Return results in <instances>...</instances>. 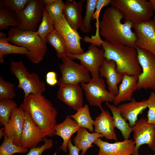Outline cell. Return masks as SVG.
I'll use <instances>...</instances> for the list:
<instances>
[{
  "label": "cell",
  "mask_w": 155,
  "mask_h": 155,
  "mask_svg": "<svg viewBox=\"0 0 155 155\" xmlns=\"http://www.w3.org/2000/svg\"><path fill=\"white\" fill-rule=\"evenodd\" d=\"M70 117L73 119L81 127L87 129L90 132H93L94 121L91 117L88 104L85 105L75 114L70 115Z\"/></svg>",
  "instance_id": "obj_27"
},
{
  "label": "cell",
  "mask_w": 155,
  "mask_h": 155,
  "mask_svg": "<svg viewBox=\"0 0 155 155\" xmlns=\"http://www.w3.org/2000/svg\"><path fill=\"white\" fill-rule=\"evenodd\" d=\"M46 39L47 42L55 49L59 58L61 59L67 56V52L65 44L55 29L48 35Z\"/></svg>",
  "instance_id": "obj_29"
},
{
  "label": "cell",
  "mask_w": 155,
  "mask_h": 155,
  "mask_svg": "<svg viewBox=\"0 0 155 155\" xmlns=\"http://www.w3.org/2000/svg\"><path fill=\"white\" fill-rule=\"evenodd\" d=\"M62 64L59 66L61 76L57 83L59 86L68 84L88 83L91 80L89 72L83 65L71 59L67 56L61 59Z\"/></svg>",
  "instance_id": "obj_7"
},
{
  "label": "cell",
  "mask_w": 155,
  "mask_h": 155,
  "mask_svg": "<svg viewBox=\"0 0 155 155\" xmlns=\"http://www.w3.org/2000/svg\"><path fill=\"white\" fill-rule=\"evenodd\" d=\"M83 1L67 0L64 3L63 14L65 19L70 26L76 31L80 27L83 19Z\"/></svg>",
  "instance_id": "obj_22"
},
{
  "label": "cell",
  "mask_w": 155,
  "mask_h": 155,
  "mask_svg": "<svg viewBox=\"0 0 155 155\" xmlns=\"http://www.w3.org/2000/svg\"><path fill=\"white\" fill-rule=\"evenodd\" d=\"M10 71L18 80L17 88L22 89L24 97L30 94H42L45 91L44 82L41 81L35 73H29L22 60L18 61L11 60Z\"/></svg>",
  "instance_id": "obj_6"
},
{
  "label": "cell",
  "mask_w": 155,
  "mask_h": 155,
  "mask_svg": "<svg viewBox=\"0 0 155 155\" xmlns=\"http://www.w3.org/2000/svg\"><path fill=\"white\" fill-rule=\"evenodd\" d=\"M55 29L54 21L49 16L44 8L40 23L36 32L42 40L46 44L48 35Z\"/></svg>",
  "instance_id": "obj_30"
},
{
  "label": "cell",
  "mask_w": 155,
  "mask_h": 155,
  "mask_svg": "<svg viewBox=\"0 0 155 155\" xmlns=\"http://www.w3.org/2000/svg\"><path fill=\"white\" fill-rule=\"evenodd\" d=\"M133 27L137 38L135 47L148 51L155 55V24L153 20L133 24Z\"/></svg>",
  "instance_id": "obj_14"
},
{
  "label": "cell",
  "mask_w": 155,
  "mask_h": 155,
  "mask_svg": "<svg viewBox=\"0 0 155 155\" xmlns=\"http://www.w3.org/2000/svg\"><path fill=\"white\" fill-rule=\"evenodd\" d=\"M25 111L24 125L22 132L21 146L28 149L37 147L46 136L40 127L34 121L29 113Z\"/></svg>",
  "instance_id": "obj_15"
},
{
  "label": "cell",
  "mask_w": 155,
  "mask_h": 155,
  "mask_svg": "<svg viewBox=\"0 0 155 155\" xmlns=\"http://www.w3.org/2000/svg\"><path fill=\"white\" fill-rule=\"evenodd\" d=\"M152 7L153 10L155 12V0H149Z\"/></svg>",
  "instance_id": "obj_45"
},
{
  "label": "cell",
  "mask_w": 155,
  "mask_h": 155,
  "mask_svg": "<svg viewBox=\"0 0 155 155\" xmlns=\"http://www.w3.org/2000/svg\"><path fill=\"white\" fill-rule=\"evenodd\" d=\"M7 37L0 38V63L4 62L5 55L11 54L24 55L28 53V51L22 47L11 44L9 43Z\"/></svg>",
  "instance_id": "obj_28"
},
{
  "label": "cell",
  "mask_w": 155,
  "mask_h": 155,
  "mask_svg": "<svg viewBox=\"0 0 155 155\" xmlns=\"http://www.w3.org/2000/svg\"><path fill=\"white\" fill-rule=\"evenodd\" d=\"M15 86L11 82L5 80L0 76V100L12 99L15 96Z\"/></svg>",
  "instance_id": "obj_37"
},
{
  "label": "cell",
  "mask_w": 155,
  "mask_h": 155,
  "mask_svg": "<svg viewBox=\"0 0 155 155\" xmlns=\"http://www.w3.org/2000/svg\"><path fill=\"white\" fill-rule=\"evenodd\" d=\"M57 0H44V5L51 4L56 1Z\"/></svg>",
  "instance_id": "obj_43"
},
{
  "label": "cell",
  "mask_w": 155,
  "mask_h": 155,
  "mask_svg": "<svg viewBox=\"0 0 155 155\" xmlns=\"http://www.w3.org/2000/svg\"><path fill=\"white\" fill-rule=\"evenodd\" d=\"M136 48L142 71L138 77L136 90L150 89L155 91V55L146 50Z\"/></svg>",
  "instance_id": "obj_8"
},
{
  "label": "cell",
  "mask_w": 155,
  "mask_h": 155,
  "mask_svg": "<svg viewBox=\"0 0 155 155\" xmlns=\"http://www.w3.org/2000/svg\"><path fill=\"white\" fill-rule=\"evenodd\" d=\"M94 144L99 148L98 155H130L133 154L135 147L134 141L129 139L111 143L99 138Z\"/></svg>",
  "instance_id": "obj_17"
},
{
  "label": "cell",
  "mask_w": 155,
  "mask_h": 155,
  "mask_svg": "<svg viewBox=\"0 0 155 155\" xmlns=\"http://www.w3.org/2000/svg\"><path fill=\"white\" fill-rule=\"evenodd\" d=\"M146 101L147 100L144 99L138 102L132 98L129 102L118 105L117 107L121 115L126 120L129 121L131 127L135 125L138 115L142 113L147 107Z\"/></svg>",
  "instance_id": "obj_21"
},
{
  "label": "cell",
  "mask_w": 155,
  "mask_h": 155,
  "mask_svg": "<svg viewBox=\"0 0 155 155\" xmlns=\"http://www.w3.org/2000/svg\"><path fill=\"white\" fill-rule=\"evenodd\" d=\"M100 109L101 113L94 121V132L102 134L106 139L117 141L113 117L108 111L103 108Z\"/></svg>",
  "instance_id": "obj_20"
},
{
  "label": "cell",
  "mask_w": 155,
  "mask_h": 155,
  "mask_svg": "<svg viewBox=\"0 0 155 155\" xmlns=\"http://www.w3.org/2000/svg\"><path fill=\"white\" fill-rule=\"evenodd\" d=\"M25 118V111L20 107L12 111L9 122L3 127L5 135L16 145L21 146V136Z\"/></svg>",
  "instance_id": "obj_18"
},
{
  "label": "cell",
  "mask_w": 155,
  "mask_h": 155,
  "mask_svg": "<svg viewBox=\"0 0 155 155\" xmlns=\"http://www.w3.org/2000/svg\"><path fill=\"white\" fill-rule=\"evenodd\" d=\"M147 121V118L140 119L131 127L135 144L133 155H140L139 148L144 144L148 145V147L155 151V124L148 123Z\"/></svg>",
  "instance_id": "obj_11"
},
{
  "label": "cell",
  "mask_w": 155,
  "mask_h": 155,
  "mask_svg": "<svg viewBox=\"0 0 155 155\" xmlns=\"http://www.w3.org/2000/svg\"><path fill=\"white\" fill-rule=\"evenodd\" d=\"M155 155V154H153V155Z\"/></svg>",
  "instance_id": "obj_47"
},
{
  "label": "cell",
  "mask_w": 155,
  "mask_h": 155,
  "mask_svg": "<svg viewBox=\"0 0 155 155\" xmlns=\"http://www.w3.org/2000/svg\"><path fill=\"white\" fill-rule=\"evenodd\" d=\"M97 0H87L85 15L80 27L83 33H87L92 30L91 20L95 11Z\"/></svg>",
  "instance_id": "obj_31"
},
{
  "label": "cell",
  "mask_w": 155,
  "mask_h": 155,
  "mask_svg": "<svg viewBox=\"0 0 155 155\" xmlns=\"http://www.w3.org/2000/svg\"><path fill=\"white\" fill-rule=\"evenodd\" d=\"M18 26V21L16 13L4 8H0V31L7 29L9 26L17 27Z\"/></svg>",
  "instance_id": "obj_32"
},
{
  "label": "cell",
  "mask_w": 155,
  "mask_h": 155,
  "mask_svg": "<svg viewBox=\"0 0 155 155\" xmlns=\"http://www.w3.org/2000/svg\"><path fill=\"white\" fill-rule=\"evenodd\" d=\"M153 20L155 24V13L154 15V17H153Z\"/></svg>",
  "instance_id": "obj_46"
},
{
  "label": "cell",
  "mask_w": 155,
  "mask_h": 155,
  "mask_svg": "<svg viewBox=\"0 0 155 155\" xmlns=\"http://www.w3.org/2000/svg\"><path fill=\"white\" fill-rule=\"evenodd\" d=\"M19 107L29 113L46 136L51 137L55 135L57 112L42 94H32L24 97Z\"/></svg>",
  "instance_id": "obj_2"
},
{
  "label": "cell",
  "mask_w": 155,
  "mask_h": 155,
  "mask_svg": "<svg viewBox=\"0 0 155 155\" xmlns=\"http://www.w3.org/2000/svg\"><path fill=\"white\" fill-rule=\"evenodd\" d=\"M28 0H1L0 1V7L17 13L24 8Z\"/></svg>",
  "instance_id": "obj_38"
},
{
  "label": "cell",
  "mask_w": 155,
  "mask_h": 155,
  "mask_svg": "<svg viewBox=\"0 0 155 155\" xmlns=\"http://www.w3.org/2000/svg\"><path fill=\"white\" fill-rule=\"evenodd\" d=\"M124 18L123 14L117 8L111 6L107 8L100 22V35L111 44L136 47V37L131 29L133 24L127 20L122 23Z\"/></svg>",
  "instance_id": "obj_1"
},
{
  "label": "cell",
  "mask_w": 155,
  "mask_h": 155,
  "mask_svg": "<svg viewBox=\"0 0 155 155\" xmlns=\"http://www.w3.org/2000/svg\"><path fill=\"white\" fill-rule=\"evenodd\" d=\"M82 89L79 84L61 85L59 86L57 97L77 111L83 106Z\"/></svg>",
  "instance_id": "obj_16"
},
{
  "label": "cell",
  "mask_w": 155,
  "mask_h": 155,
  "mask_svg": "<svg viewBox=\"0 0 155 155\" xmlns=\"http://www.w3.org/2000/svg\"><path fill=\"white\" fill-rule=\"evenodd\" d=\"M17 107L16 103L12 99L0 101V122L3 127L8 123L13 110Z\"/></svg>",
  "instance_id": "obj_34"
},
{
  "label": "cell",
  "mask_w": 155,
  "mask_h": 155,
  "mask_svg": "<svg viewBox=\"0 0 155 155\" xmlns=\"http://www.w3.org/2000/svg\"><path fill=\"white\" fill-rule=\"evenodd\" d=\"M106 104L112 113L115 127L121 131L124 140L128 139L132 132V127L122 116L117 107L110 104L108 102H106Z\"/></svg>",
  "instance_id": "obj_26"
},
{
  "label": "cell",
  "mask_w": 155,
  "mask_h": 155,
  "mask_svg": "<svg viewBox=\"0 0 155 155\" xmlns=\"http://www.w3.org/2000/svg\"><path fill=\"white\" fill-rule=\"evenodd\" d=\"M111 0H97L95 11L92 16V20L96 19V32L94 35L89 38L90 42L93 44H100L102 40L99 34V14L101 9L104 6H106L110 4Z\"/></svg>",
  "instance_id": "obj_33"
},
{
  "label": "cell",
  "mask_w": 155,
  "mask_h": 155,
  "mask_svg": "<svg viewBox=\"0 0 155 155\" xmlns=\"http://www.w3.org/2000/svg\"><path fill=\"white\" fill-rule=\"evenodd\" d=\"M111 7L118 9L123 14L125 20L133 24L151 20L154 15L152 5L146 0H111Z\"/></svg>",
  "instance_id": "obj_5"
},
{
  "label": "cell",
  "mask_w": 155,
  "mask_h": 155,
  "mask_svg": "<svg viewBox=\"0 0 155 155\" xmlns=\"http://www.w3.org/2000/svg\"><path fill=\"white\" fill-rule=\"evenodd\" d=\"M7 38L9 42L23 47L28 51L26 57L32 63H39L44 59L47 47L36 31L23 30L18 27L10 28Z\"/></svg>",
  "instance_id": "obj_4"
},
{
  "label": "cell",
  "mask_w": 155,
  "mask_h": 155,
  "mask_svg": "<svg viewBox=\"0 0 155 155\" xmlns=\"http://www.w3.org/2000/svg\"><path fill=\"white\" fill-rule=\"evenodd\" d=\"M115 62L105 59L100 67L99 75L106 78L108 91L116 96L118 92V84L122 81L123 75L118 73Z\"/></svg>",
  "instance_id": "obj_19"
},
{
  "label": "cell",
  "mask_w": 155,
  "mask_h": 155,
  "mask_svg": "<svg viewBox=\"0 0 155 155\" xmlns=\"http://www.w3.org/2000/svg\"><path fill=\"white\" fill-rule=\"evenodd\" d=\"M85 91L86 98L92 106L102 108V103L104 101L113 102L115 95L107 91L104 80L99 76L92 77L88 83L80 84Z\"/></svg>",
  "instance_id": "obj_9"
},
{
  "label": "cell",
  "mask_w": 155,
  "mask_h": 155,
  "mask_svg": "<svg viewBox=\"0 0 155 155\" xmlns=\"http://www.w3.org/2000/svg\"><path fill=\"white\" fill-rule=\"evenodd\" d=\"M55 28L59 32L65 44L67 54L72 55L84 52L80 43L82 39L78 31L71 27L66 21L64 14L59 21H54Z\"/></svg>",
  "instance_id": "obj_12"
},
{
  "label": "cell",
  "mask_w": 155,
  "mask_h": 155,
  "mask_svg": "<svg viewBox=\"0 0 155 155\" xmlns=\"http://www.w3.org/2000/svg\"><path fill=\"white\" fill-rule=\"evenodd\" d=\"M148 111L147 123L155 124V93L151 92L148 99L147 100Z\"/></svg>",
  "instance_id": "obj_39"
},
{
  "label": "cell",
  "mask_w": 155,
  "mask_h": 155,
  "mask_svg": "<svg viewBox=\"0 0 155 155\" xmlns=\"http://www.w3.org/2000/svg\"><path fill=\"white\" fill-rule=\"evenodd\" d=\"M67 148L69 150L68 155H79V152L80 150L72 144L71 139L68 142Z\"/></svg>",
  "instance_id": "obj_42"
},
{
  "label": "cell",
  "mask_w": 155,
  "mask_h": 155,
  "mask_svg": "<svg viewBox=\"0 0 155 155\" xmlns=\"http://www.w3.org/2000/svg\"><path fill=\"white\" fill-rule=\"evenodd\" d=\"M44 6V0H29L24 8L16 13L19 23L17 27L23 30L36 31L42 19Z\"/></svg>",
  "instance_id": "obj_10"
},
{
  "label": "cell",
  "mask_w": 155,
  "mask_h": 155,
  "mask_svg": "<svg viewBox=\"0 0 155 155\" xmlns=\"http://www.w3.org/2000/svg\"><path fill=\"white\" fill-rule=\"evenodd\" d=\"M138 77L124 74L121 83L118 87V92L113 101L114 105H118L121 102L130 100L136 90Z\"/></svg>",
  "instance_id": "obj_24"
},
{
  "label": "cell",
  "mask_w": 155,
  "mask_h": 155,
  "mask_svg": "<svg viewBox=\"0 0 155 155\" xmlns=\"http://www.w3.org/2000/svg\"><path fill=\"white\" fill-rule=\"evenodd\" d=\"M3 137V141L0 146V155H13L17 153H26L28 152V149L15 145L6 135Z\"/></svg>",
  "instance_id": "obj_35"
},
{
  "label": "cell",
  "mask_w": 155,
  "mask_h": 155,
  "mask_svg": "<svg viewBox=\"0 0 155 155\" xmlns=\"http://www.w3.org/2000/svg\"><path fill=\"white\" fill-rule=\"evenodd\" d=\"M44 144L41 146L30 148L28 153L25 155H41L45 150L51 148L53 146L52 139L44 138Z\"/></svg>",
  "instance_id": "obj_40"
},
{
  "label": "cell",
  "mask_w": 155,
  "mask_h": 155,
  "mask_svg": "<svg viewBox=\"0 0 155 155\" xmlns=\"http://www.w3.org/2000/svg\"><path fill=\"white\" fill-rule=\"evenodd\" d=\"M5 135L4 133V127H2L0 129V138L1 139L2 137H4Z\"/></svg>",
  "instance_id": "obj_44"
},
{
  "label": "cell",
  "mask_w": 155,
  "mask_h": 155,
  "mask_svg": "<svg viewBox=\"0 0 155 155\" xmlns=\"http://www.w3.org/2000/svg\"><path fill=\"white\" fill-rule=\"evenodd\" d=\"M96 45L91 44L88 50L80 54L67 56L72 60L76 59L80 61L81 64L90 72L92 77L99 76V69L105 58L103 49H100Z\"/></svg>",
  "instance_id": "obj_13"
},
{
  "label": "cell",
  "mask_w": 155,
  "mask_h": 155,
  "mask_svg": "<svg viewBox=\"0 0 155 155\" xmlns=\"http://www.w3.org/2000/svg\"><path fill=\"white\" fill-rule=\"evenodd\" d=\"M46 82L47 84L51 86L57 84L58 80L56 73L54 71L48 72L46 75Z\"/></svg>",
  "instance_id": "obj_41"
},
{
  "label": "cell",
  "mask_w": 155,
  "mask_h": 155,
  "mask_svg": "<svg viewBox=\"0 0 155 155\" xmlns=\"http://www.w3.org/2000/svg\"><path fill=\"white\" fill-rule=\"evenodd\" d=\"M81 127L67 115L61 123L57 124L55 128V135L61 137L63 142L59 148L65 152L67 151V146L71 136L77 132Z\"/></svg>",
  "instance_id": "obj_23"
},
{
  "label": "cell",
  "mask_w": 155,
  "mask_h": 155,
  "mask_svg": "<svg viewBox=\"0 0 155 155\" xmlns=\"http://www.w3.org/2000/svg\"><path fill=\"white\" fill-rule=\"evenodd\" d=\"M64 3L61 0H57L51 4L44 5L47 13L54 21L59 20L63 16Z\"/></svg>",
  "instance_id": "obj_36"
},
{
  "label": "cell",
  "mask_w": 155,
  "mask_h": 155,
  "mask_svg": "<svg viewBox=\"0 0 155 155\" xmlns=\"http://www.w3.org/2000/svg\"><path fill=\"white\" fill-rule=\"evenodd\" d=\"M105 59L114 61L119 73L138 77L142 72L136 47L115 45L103 40L101 45Z\"/></svg>",
  "instance_id": "obj_3"
},
{
  "label": "cell",
  "mask_w": 155,
  "mask_h": 155,
  "mask_svg": "<svg viewBox=\"0 0 155 155\" xmlns=\"http://www.w3.org/2000/svg\"><path fill=\"white\" fill-rule=\"evenodd\" d=\"M101 134L94 132L89 133L86 128L81 127L73 139L74 145L82 150L80 155H85L87 150L93 146L92 145L97 139L103 138Z\"/></svg>",
  "instance_id": "obj_25"
}]
</instances>
